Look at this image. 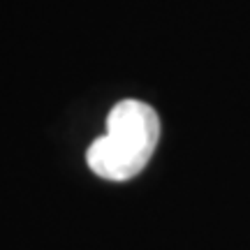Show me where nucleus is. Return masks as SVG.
<instances>
[{
	"mask_svg": "<svg viewBox=\"0 0 250 250\" xmlns=\"http://www.w3.org/2000/svg\"><path fill=\"white\" fill-rule=\"evenodd\" d=\"M160 142V118L142 100H123L109 111L107 132L86 151V162L104 181H130L142 174Z\"/></svg>",
	"mask_w": 250,
	"mask_h": 250,
	"instance_id": "f257e3e1",
	"label": "nucleus"
}]
</instances>
